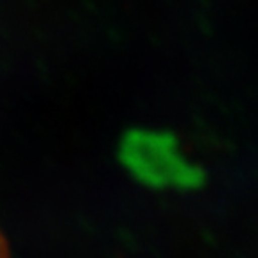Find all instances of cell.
I'll list each match as a JSON object with an SVG mask.
<instances>
[{
	"label": "cell",
	"instance_id": "cell-1",
	"mask_svg": "<svg viewBox=\"0 0 258 258\" xmlns=\"http://www.w3.org/2000/svg\"><path fill=\"white\" fill-rule=\"evenodd\" d=\"M120 160L135 177L153 186H185L199 177L163 133L129 131L120 145Z\"/></svg>",
	"mask_w": 258,
	"mask_h": 258
},
{
	"label": "cell",
	"instance_id": "cell-2",
	"mask_svg": "<svg viewBox=\"0 0 258 258\" xmlns=\"http://www.w3.org/2000/svg\"><path fill=\"white\" fill-rule=\"evenodd\" d=\"M0 258H11L9 242H8V238H6V235L2 230H0Z\"/></svg>",
	"mask_w": 258,
	"mask_h": 258
}]
</instances>
